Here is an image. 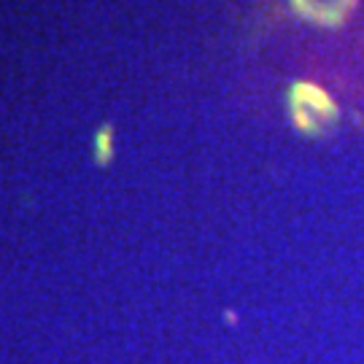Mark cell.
<instances>
[{"label":"cell","instance_id":"6da1fadb","mask_svg":"<svg viewBox=\"0 0 364 364\" xmlns=\"http://www.w3.org/2000/svg\"><path fill=\"white\" fill-rule=\"evenodd\" d=\"M95 151H97V159H100V162H108V156H111V133H108V127H105L103 133L97 135V140H95Z\"/></svg>","mask_w":364,"mask_h":364}]
</instances>
